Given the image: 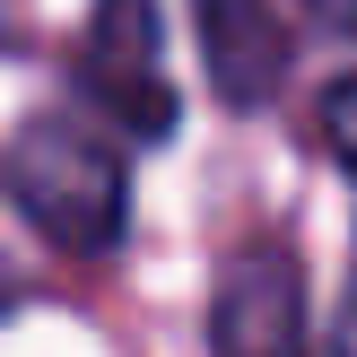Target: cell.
<instances>
[{
  "label": "cell",
  "mask_w": 357,
  "mask_h": 357,
  "mask_svg": "<svg viewBox=\"0 0 357 357\" xmlns=\"http://www.w3.org/2000/svg\"><path fill=\"white\" fill-rule=\"evenodd\" d=\"M323 139H331V157L357 174V79H331L323 87Z\"/></svg>",
  "instance_id": "5b68a950"
},
{
  "label": "cell",
  "mask_w": 357,
  "mask_h": 357,
  "mask_svg": "<svg viewBox=\"0 0 357 357\" xmlns=\"http://www.w3.org/2000/svg\"><path fill=\"white\" fill-rule=\"evenodd\" d=\"M331 357H357V279H349L340 314H331Z\"/></svg>",
  "instance_id": "8992f818"
},
{
  "label": "cell",
  "mask_w": 357,
  "mask_h": 357,
  "mask_svg": "<svg viewBox=\"0 0 357 357\" xmlns=\"http://www.w3.org/2000/svg\"><path fill=\"white\" fill-rule=\"evenodd\" d=\"M166 26H157V0H96L87 9V44H79V87L122 122L131 139H166L174 131V79L157 61Z\"/></svg>",
  "instance_id": "7a4b0ae2"
},
{
  "label": "cell",
  "mask_w": 357,
  "mask_h": 357,
  "mask_svg": "<svg viewBox=\"0 0 357 357\" xmlns=\"http://www.w3.org/2000/svg\"><path fill=\"white\" fill-rule=\"evenodd\" d=\"M305 9H314V17H323V26H331V35H357V0H305Z\"/></svg>",
  "instance_id": "52a82bcc"
},
{
  "label": "cell",
  "mask_w": 357,
  "mask_h": 357,
  "mask_svg": "<svg viewBox=\"0 0 357 357\" xmlns=\"http://www.w3.org/2000/svg\"><path fill=\"white\" fill-rule=\"evenodd\" d=\"M0 183H9L17 218L35 236H52L61 253H105L131 218V166L70 114L17 122L0 149Z\"/></svg>",
  "instance_id": "6da1fadb"
},
{
  "label": "cell",
  "mask_w": 357,
  "mask_h": 357,
  "mask_svg": "<svg viewBox=\"0 0 357 357\" xmlns=\"http://www.w3.org/2000/svg\"><path fill=\"white\" fill-rule=\"evenodd\" d=\"M192 26H201L209 87L236 114H253V105L279 96V79H288V26H279L271 0H192Z\"/></svg>",
  "instance_id": "277c9868"
},
{
  "label": "cell",
  "mask_w": 357,
  "mask_h": 357,
  "mask_svg": "<svg viewBox=\"0 0 357 357\" xmlns=\"http://www.w3.org/2000/svg\"><path fill=\"white\" fill-rule=\"evenodd\" d=\"M218 357H305V271L288 244H253L227 261L218 305H209Z\"/></svg>",
  "instance_id": "3957f363"
}]
</instances>
